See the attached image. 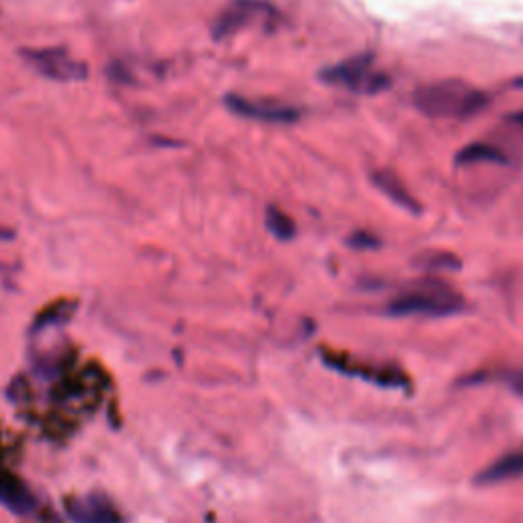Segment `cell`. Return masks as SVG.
I'll return each instance as SVG.
<instances>
[{"mask_svg": "<svg viewBox=\"0 0 523 523\" xmlns=\"http://www.w3.org/2000/svg\"><path fill=\"white\" fill-rule=\"evenodd\" d=\"M491 103L489 92L458 78L423 84L413 92V105L432 119H468L483 113Z\"/></svg>", "mask_w": 523, "mask_h": 523, "instance_id": "cell-1", "label": "cell"}, {"mask_svg": "<svg viewBox=\"0 0 523 523\" xmlns=\"http://www.w3.org/2000/svg\"><path fill=\"white\" fill-rule=\"evenodd\" d=\"M464 307V297L448 282L423 278L395 295L387 303L385 313L391 317H450L462 313Z\"/></svg>", "mask_w": 523, "mask_h": 523, "instance_id": "cell-2", "label": "cell"}, {"mask_svg": "<svg viewBox=\"0 0 523 523\" xmlns=\"http://www.w3.org/2000/svg\"><path fill=\"white\" fill-rule=\"evenodd\" d=\"M319 78L325 84L340 86L358 94H376L391 86V78L374 66V58L370 54H358L334 66H327L319 72Z\"/></svg>", "mask_w": 523, "mask_h": 523, "instance_id": "cell-3", "label": "cell"}, {"mask_svg": "<svg viewBox=\"0 0 523 523\" xmlns=\"http://www.w3.org/2000/svg\"><path fill=\"white\" fill-rule=\"evenodd\" d=\"M280 19L278 9L268 0H231L213 23L215 39H225L256 23L272 25Z\"/></svg>", "mask_w": 523, "mask_h": 523, "instance_id": "cell-4", "label": "cell"}, {"mask_svg": "<svg viewBox=\"0 0 523 523\" xmlns=\"http://www.w3.org/2000/svg\"><path fill=\"white\" fill-rule=\"evenodd\" d=\"M23 58L41 76L60 82L84 80L88 74L86 64L72 58L64 47H33V50H23Z\"/></svg>", "mask_w": 523, "mask_h": 523, "instance_id": "cell-5", "label": "cell"}, {"mask_svg": "<svg viewBox=\"0 0 523 523\" xmlns=\"http://www.w3.org/2000/svg\"><path fill=\"white\" fill-rule=\"evenodd\" d=\"M225 107L242 119H252L260 123H274V125H289L301 119V111L293 105H284L276 101H254L242 94H227Z\"/></svg>", "mask_w": 523, "mask_h": 523, "instance_id": "cell-6", "label": "cell"}, {"mask_svg": "<svg viewBox=\"0 0 523 523\" xmlns=\"http://www.w3.org/2000/svg\"><path fill=\"white\" fill-rule=\"evenodd\" d=\"M325 364H329L331 368H336L340 372L358 376L368 380V383L376 385V387H383V389H407L409 387V376L395 364H350L344 358H336L331 354H325Z\"/></svg>", "mask_w": 523, "mask_h": 523, "instance_id": "cell-7", "label": "cell"}, {"mask_svg": "<svg viewBox=\"0 0 523 523\" xmlns=\"http://www.w3.org/2000/svg\"><path fill=\"white\" fill-rule=\"evenodd\" d=\"M66 513L74 523H123L115 505L101 495H86L68 501Z\"/></svg>", "mask_w": 523, "mask_h": 523, "instance_id": "cell-8", "label": "cell"}, {"mask_svg": "<svg viewBox=\"0 0 523 523\" xmlns=\"http://www.w3.org/2000/svg\"><path fill=\"white\" fill-rule=\"evenodd\" d=\"M370 180L380 190V193H383L389 201H393L397 207H401L409 213H421L423 211L417 197L411 195V190L405 186V182L393 170H385V168L372 170Z\"/></svg>", "mask_w": 523, "mask_h": 523, "instance_id": "cell-9", "label": "cell"}, {"mask_svg": "<svg viewBox=\"0 0 523 523\" xmlns=\"http://www.w3.org/2000/svg\"><path fill=\"white\" fill-rule=\"evenodd\" d=\"M523 477V448L511 450L483 468L474 483L477 485H499Z\"/></svg>", "mask_w": 523, "mask_h": 523, "instance_id": "cell-10", "label": "cell"}, {"mask_svg": "<svg viewBox=\"0 0 523 523\" xmlns=\"http://www.w3.org/2000/svg\"><path fill=\"white\" fill-rule=\"evenodd\" d=\"M0 505L13 513H29L35 507V497L27 485L5 468H0Z\"/></svg>", "mask_w": 523, "mask_h": 523, "instance_id": "cell-11", "label": "cell"}, {"mask_svg": "<svg viewBox=\"0 0 523 523\" xmlns=\"http://www.w3.org/2000/svg\"><path fill=\"white\" fill-rule=\"evenodd\" d=\"M458 166H472V164H505L507 156L497 146L487 144V141H472L456 154Z\"/></svg>", "mask_w": 523, "mask_h": 523, "instance_id": "cell-12", "label": "cell"}, {"mask_svg": "<svg viewBox=\"0 0 523 523\" xmlns=\"http://www.w3.org/2000/svg\"><path fill=\"white\" fill-rule=\"evenodd\" d=\"M266 227L274 237H278V240H293L297 233L295 221L276 207L266 209Z\"/></svg>", "mask_w": 523, "mask_h": 523, "instance_id": "cell-13", "label": "cell"}, {"mask_svg": "<svg viewBox=\"0 0 523 523\" xmlns=\"http://www.w3.org/2000/svg\"><path fill=\"white\" fill-rule=\"evenodd\" d=\"M417 262L421 264V268H427V270L460 268V260H458L454 254H450V252H436V254H432V252H421V256H419Z\"/></svg>", "mask_w": 523, "mask_h": 523, "instance_id": "cell-14", "label": "cell"}, {"mask_svg": "<svg viewBox=\"0 0 523 523\" xmlns=\"http://www.w3.org/2000/svg\"><path fill=\"white\" fill-rule=\"evenodd\" d=\"M509 383H511V387H513L517 393L523 395V370L511 374V376H509Z\"/></svg>", "mask_w": 523, "mask_h": 523, "instance_id": "cell-15", "label": "cell"}, {"mask_svg": "<svg viewBox=\"0 0 523 523\" xmlns=\"http://www.w3.org/2000/svg\"><path fill=\"white\" fill-rule=\"evenodd\" d=\"M507 119H509L513 125H517V127H521V129H523V109H521V111H515V113H511Z\"/></svg>", "mask_w": 523, "mask_h": 523, "instance_id": "cell-16", "label": "cell"}]
</instances>
